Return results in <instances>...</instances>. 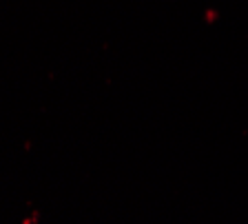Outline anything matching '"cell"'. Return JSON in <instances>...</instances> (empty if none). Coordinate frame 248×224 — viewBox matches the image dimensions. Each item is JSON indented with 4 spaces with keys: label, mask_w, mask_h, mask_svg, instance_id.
<instances>
[{
    "label": "cell",
    "mask_w": 248,
    "mask_h": 224,
    "mask_svg": "<svg viewBox=\"0 0 248 224\" xmlns=\"http://www.w3.org/2000/svg\"><path fill=\"white\" fill-rule=\"evenodd\" d=\"M36 220H38V215L33 213V215H29V218H27V220H25V222H22V224H36Z\"/></svg>",
    "instance_id": "cell-1"
}]
</instances>
